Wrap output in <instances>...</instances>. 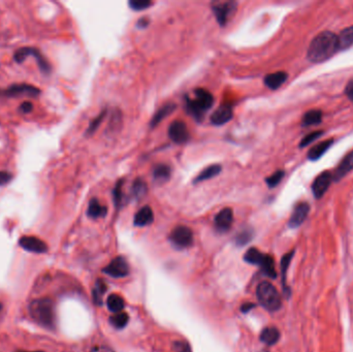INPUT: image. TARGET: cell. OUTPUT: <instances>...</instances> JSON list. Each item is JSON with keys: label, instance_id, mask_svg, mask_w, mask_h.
Wrapping results in <instances>:
<instances>
[{"label": "cell", "instance_id": "1", "mask_svg": "<svg viewBox=\"0 0 353 352\" xmlns=\"http://www.w3.org/2000/svg\"><path fill=\"white\" fill-rule=\"evenodd\" d=\"M338 51V36L330 31H323L311 41L307 56L310 61L320 63L333 57Z\"/></svg>", "mask_w": 353, "mask_h": 352}, {"label": "cell", "instance_id": "2", "mask_svg": "<svg viewBox=\"0 0 353 352\" xmlns=\"http://www.w3.org/2000/svg\"><path fill=\"white\" fill-rule=\"evenodd\" d=\"M29 314L40 326L53 329L56 325V314L54 303L49 297L33 299L28 307Z\"/></svg>", "mask_w": 353, "mask_h": 352}, {"label": "cell", "instance_id": "3", "mask_svg": "<svg viewBox=\"0 0 353 352\" xmlns=\"http://www.w3.org/2000/svg\"><path fill=\"white\" fill-rule=\"evenodd\" d=\"M257 298L261 305L267 311L275 312L281 308L282 299L276 287L269 282L264 281L257 286Z\"/></svg>", "mask_w": 353, "mask_h": 352}, {"label": "cell", "instance_id": "4", "mask_svg": "<svg viewBox=\"0 0 353 352\" xmlns=\"http://www.w3.org/2000/svg\"><path fill=\"white\" fill-rule=\"evenodd\" d=\"M195 98L187 100V110L192 117L202 120L204 114L214 105V97L212 93L206 89H196L194 92Z\"/></svg>", "mask_w": 353, "mask_h": 352}, {"label": "cell", "instance_id": "5", "mask_svg": "<svg viewBox=\"0 0 353 352\" xmlns=\"http://www.w3.org/2000/svg\"><path fill=\"white\" fill-rule=\"evenodd\" d=\"M33 56L36 59L37 64L39 66V69L41 70V72L45 75H50L52 71V66L50 64V62L47 60V58L43 55L41 52L36 49V48H32V47H24L19 49L16 53L14 54V59L18 63H22V62L27 58V56Z\"/></svg>", "mask_w": 353, "mask_h": 352}, {"label": "cell", "instance_id": "6", "mask_svg": "<svg viewBox=\"0 0 353 352\" xmlns=\"http://www.w3.org/2000/svg\"><path fill=\"white\" fill-rule=\"evenodd\" d=\"M170 241L172 245L178 249H186L193 244V233L189 227L179 225L172 231Z\"/></svg>", "mask_w": 353, "mask_h": 352}, {"label": "cell", "instance_id": "7", "mask_svg": "<svg viewBox=\"0 0 353 352\" xmlns=\"http://www.w3.org/2000/svg\"><path fill=\"white\" fill-rule=\"evenodd\" d=\"M40 90L28 84H14L6 89H0V97H15L19 95L37 96Z\"/></svg>", "mask_w": 353, "mask_h": 352}, {"label": "cell", "instance_id": "8", "mask_svg": "<svg viewBox=\"0 0 353 352\" xmlns=\"http://www.w3.org/2000/svg\"><path fill=\"white\" fill-rule=\"evenodd\" d=\"M102 271L113 278H123L129 275V265L125 258L118 256L114 258Z\"/></svg>", "mask_w": 353, "mask_h": 352}, {"label": "cell", "instance_id": "9", "mask_svg": "<svg viewBox=\"0 0 353 352\" xmlns=\"http://www.w3.org/2000/svg\"><path fill=\"white\" fill-rule=\"evenodd\" d=\"M236 7V3L234 1H224V2H213L212 9L216 17L217 22L221 26H224L230 16L235 12Z\"/></svg>", "mask_w": 353, "mask_h": 352}, {"label": "cell", "instance_id": "10", "mask_svg": "<svg viewBox=\"0 0 353 352\" xmlns=\"http://www.w3.org/2000/svg\"><path fill=\"white\" fill-rule=\"evenodd\" d=\"M169 137L176 144H185L189 140V131L183 121H174L169 127Z\"/></svg>", "mask_w": 353, "mask_h": 352}, {"label": "cell", "instance_id": "11", "mask_svg": "<svg viewBox=\"0 0 353 352\" xmlns=\"http://www.w3.org/2000/svg\"><path fill=\"white\" fill-rule=\"evenodd\" d=\"M19 245L24 250L33 253H45L48 251V246L43 241L33 235H24L20 239Z\"/></svg>", "mask_w": 353, "mask_h": 352}, {"label": "cell", "instance_id": "12", "mask_svg": "<svg viewBox=\"0 0 353 352\" xmlns=\"http://www.w3.org/2000/svg\"><path fill=\"white\" fill-rule=\"evenodd\" d=\"M331 181H333V174L329 172H324L318 176L312 185V192L316 199L323 198L330 186Z\"/></svg>", "mask_w": 353, "mask_h": 352}, {"label": "cell", "instance_id": "13", "mask_svg": "<svg viewBox=\"0 0 353 352\" xmlns=\"http://www.w3.org/2000/svg\"><path fill=\"white\" fill-rule=\"evenodd\" d=\"M234 222V213L231 208L222 209L215 216V229L219 233H226L231 230Z\"/></svg>", "mask_w": 353, "mask_h": 352}, {"label": "cell", "instance_id": "14", "mask_svg": "<svg viewBox=\"0 0 353 352\" xmlns=\"http://www.w3.org/2000/svg\"><path fill=\"white\" fill-rule=\"evenodd\" d=\"M310 212V205L307 203H299L297 204L294 212L290 216V219L288 221V225L292 229H296L299 225H302L304 223V221L307 219L308 214Z\"/></svg>", "mask_w": 353, "mask_h": 352}, {"label": "cell", "instance_id": "15", "mask_svg": "<svg viewBox=\"0 0 353 352\" xmlns=\"http://www.w3.org/2000/svg\"><path fill=\"white\" fill-rule=\"evenodd\" d=\"M234 117L233 107L228 103H223L218 108L211 116V122L214 125H223V124L230 122Z\"/></svg>", "mask_w": 353, "mask_h": 352}, {"label": "cell", "instance_id": "16", "mask_svg": "<svg viewBox=\"0 0 353 352\" xmlns=\"http://www.w3.org/2000/svg\"><path fill=\"white\" fill-rule=\"evenodd\" d=\"M353 170V151L349 152L346 156L341 160L338 168L336 169L335 173L333 174V180L340 181L342 178Z\"/></svg>", "mask_w": 353, "mask_h": 352}, {"label": "cell", "instance_id": "17", "mask_svg": "<svg viewBox=\"0 0 353 352\" xmlns=\"http://www.w3.org/2000/svg\"><path fill=\"white\" fill-rule=\"evenodd\" d=\"M288 75L285 71H277L274 74H269L265 78V84L271 90H276L281 87L286 82Z\"/></svg>", "mask_w": 353, "mask_h": 352}, {"label": "cell", "instance_id": "18", "mask_svg": "<svg viewBox=\"0 0 353 352\" xmlns=\"http://www.w3.org/2000/svg\"><path fill=\"white\" fill-rule=\"evenodd\" d=\"M154 220V214L152 209L150 206L146 205L142 208L137 214L134 216V225L143 227V226H147L149 224H151Z\"/></svg>", "mask_w": 353, "mask_h": 352}, {"label": "cell", "instance_id": "19", "mask_svg": "<svg viewBox=\"0 0 353 352\" xmlns=\"http://www.w3.org/2000/svg\"><path fill=\"white\" fill-rule=\"evenodd\" d=\"M108 213V208L106 205H100V203L96 199H92L89 203L87 215L92 219H98L101 217H105Z\"/></svg>", "mask_w": 353, "mask_h": 352}, {"label": "cell", "instance_id": "20", "mask_svg": "<svg viewBox=\"0 0 353 352\" xmlns=\"http://www.w3.org/2000/svg\"><path fill=\"white\" fill-rule=\"evenodd\" d=\"M334 140H326L317 144L312 149H310L308 152V158L310 160H317L329 149V147L333 145Z\"/></svg>", "mask_w": 353, "mask_h": 352}, {"label": "cell", "instance_id": "21", "mask_svg": "<svg viewBox=\"0 0 353 352\" xmlns=\"http://www.w3.org/2000/svg\"><path fill=\"white\" fill-rule=\"evenodd\" d=\"M176 106L175 105V103H172V102L167 103V105L161 107L157 111V113L154 115V117L151 121V127L157 126L161 121H163L169 115H171V114L176 110Z\"/></svg>", "mask_w": 353, "mask_h": 352}, {"label": "cell", "instance_id": "22", "mask_svg": "<svg viewBox=\"0 0 353 352\" xmlns=\"http://www.w3.org/2000/svg\"><path fill=\"white\" fill-rule=\"evenodd\" d=\"M280 339V332L274 326L265 327L261 334V341L267 346L275 345Z\"/></svg>", "mask_w": 353, "mask_h": 352}, {"label": "cell", "instance_id": "23", "mask_svg": "<svg viewBox=\"0 0 353 352\" xmlns=\"http://www.w3.org/2000/svg\"><path fill=\"white\" fill-rule=\"evenodd\" d=\"M339 50H346L353 46V25L341 31L338 35Z\"/></svg>", "mask_w": 353, "mask_h": 352}, {"label": "cell", "instance_id": "24", "mask_svg": "<svg viewBox=\"0 0 353 352\" xmlns=\"http://www.w3.org/2000/svg\"><path fill=\"white\" fill-rule=\"evenodd\" d=\"M222 168L220 164H213V165H210V167L206 168L204 171H202L199 176L194 179V183H200V182H204L206 180H209V179H212L214 177H216V176H218L220 174Z\"/></svg>", "mask_w": 353, "mask_h": 352}, {"label": "cell", "instance_id": "25", "mask_svg": "<svg viewBox=\"0 0 353 352\" xmlns=\"http://www.w3.org/2000/svg\"><path fill=\"white\" fill-rule=\"evenodd\" d=\"M321 121H323V112L319 110H311L304 115L302 119V125L303 126L317 125V124L320 123Z\"/></svg>", "mask_w": 353, "mask_h": 352}, {"label": "cell", "instance_id": "26", "mask_svg": "<svg viewBox=\"0 0 353 352\" xmlns=\"http://www.w3.org/2000/svg\"><path fill=\"white\" fill-rule=\"evenodd\" d=\"M171 168L167 164H158L153 170V178L157 182L164 183L171 178Z\"/></svg>", "mask_w": 353, "mask_h": 352}, {"label": "cell", "instance_id": "27", "mask_svg": "<svg viewBox=\"0 0 353 352\" xmlns=\"http://www.w3.org/2000/svg\"><path fill=\"white\" fill-rule=\"evenodd\" d=\"M107 305H108V308L110 311H112L114 313H120L124 309L125 303H124V299L122 296H120L119 294L114 293L108 297Z\"/></svg>", "mask_w": 353, "mask_h": 352}, {"label": "cell", "instance_id": "28", "mask_svg": "<svg viewBox=\"0 0 353 352\" xmlns=\"http://www.w3.org/2000/svg\"><path fill=\"white\" fill-rule=\"evenodd\" d=\"M265 254L262 253L258 249H256V248H250V249L245 253L244 260L248 264L261 265L265 260Z\"/></svg>", "mask_w": 353, "mask_h": 352}, {"label": "cell", "instance_id": "29", "mask_svg": "<svg viewBox=\"0 0 353 352\" xmlns=\"http://www.w3.org/2000/svg\"><path fill=\"white\" fill-rule=\"evenodd\" d=\"M107 292V284L103 280H97L94 288H93L92 292V297H93V302L96 305H101L102 304V297L105 295Z\"/></svg>", "mask_w": 353, "mask_h": 352}, {"label": "cell", "instance_id": "30", "mask_svg": "<svg viewBox=\"0 0 353 352\" xmlns=\"http://www.w3.org/2000/svg\"><path fill=\"white\" fill-rule=\"evenodd\" d=\"M261 267H262L263 273L265 276H267L269 278H276L277 273H276V268H275V263H274V260L271 255L265 254V260L261 264Z\"/></svg>", "mask_w": 353, "mask_h": 352}, {"label": "cell", "instance_id": "31", "mask_svg": "<svg viewBox=\"0 0 353 352\" xmlns=\"http://www.w3.org/2000/svg\"><path fill=\"white\" fill-rule=\"evenodd\" d=\"M129 322V317L126 313L124 312H120V313H116L115 315H113L110 317V323L118 329H121L123 327H125L126 324Z\"/></svg>", "mask_w": 353, "mask_h": 352}, {"label": "cell", "instance_id": "32", "mask_svg": "<svg viewBox=\"0 0 353 352\" xmlns=\"http://www.w3.org/2000/svg\"><path fill=\"white\" fill-rule=\"evenodd\" d=\"M294 255V251L289 252L287 254H285L281 261V274H282V282H283V287L285 289V292L287 293V288H286V274L288 271V267L290 263H292L293 257Z\"/></svg>", "mask_w": 353, "mask_h": 352}, {"label": "cell", "instance_id": "33", "mask_svg": "<svg viewBox=\"0 0 353 352\" xmlns=\"http://www.w3.org/2000/svg\"><path fill=\"white\" fill-rule=\"evenodd\" d=\"M252 237H253L252 230L246 229V230L241 231L236 235L235 241L237 246H245L252 240Z\"/></svg>", "mask_w": 353, "mask_h": 352}, {"label": "cell", "instance_id": "34", "mask_svg": "<svg viewBox=\"0 0 353 352\" xmlns=\"http://www.w3.org/2000/svg\"><path fill=\"white\" fill-rule=\"evenodd\" d=\"M147 192V185L142 179H137L132 185V193L137 199L142 198Z\"/></svg>", "mask_w": 353, "mask_h": 352}, {"label": "cell", "instance_id": "35", "mask_svg": "<svg viewBox=\"0 0 353 352\" xmlns=\"http://www.w3.org/2000/svg\"><path fill=\"white\" fill-rule=\"evenodd\" d=\"M152 4H153V2L149 1V0H131V1H129L130 8L132 10H136V12L147 9Z\"/></svg>", "mask_w": 353, "mask_h": 352}, {"label": "cell", "instance_id": "36", "mask_svg": "<svg viewBox=\"0 0 353 352\" xmlns=\"http://www.w3.org/2000/svg\"><path fill=\"white\" fill-rule=\"evenodd\" d=\"M284 177V172L283 171H277L276 173H274L272 176H269L268 178H266L265 182H266V185L268 186L269 188H273V187H276V186L281 182V180L283 179Z\"/></svg>", "mask_w": 353, "mask_h": 352}, {"label": "cell", "instance_id": "37", "mask_svg": "<svg viewBox=\"0 0 353 352\" xmlns=\"http://www.w3.org/2000/svg\"><path fill=\"white\" fill-rule=\"evenodd\" d=\"M323 134H324V131H313V132L307 134V136L305 138H303L302 141H300L299 147L304 148V147L309 146L310 144H312L314 141H316L318 138L323 136Z\"/></svg>", "mask_w": 353, "mask_h": 352}, {"label": "cell", "instance_id": "38", "mask_svg": "<svg viewBox=\"0 0 353 352\" xmlns=\"http://www.w3.org/2000/svg\"><path fill=\"white\" fill-rule=\"evenodd\" d=\"M106 115H107V111H103V112H101V113L99 114V115H98L94 120H93V121L90 123V125H89V127H88V129H87V134H92L93 132H95V130L99 127V125L101 124L102 120L105 119Z\"/></svg>", "mask_w": 353, "mask_h": 352}, {"label": "cell", "instance_id": "39", "mask_svg": "<svg viewBox=\"0 0 353 352\" xmlns=\"http://www.w3.org/2000/svg\"><path fill=\"white\" fill-rule=\"evenodd\" d=\"M174 351L175 352H191V348L189 344L184 341H176L174 343Z\"/></svg>", "mask_w": 353, "mask_h": 352}, {"label": "cell", "instance_id": "40", "mask_svg": "<svg viewBox=\"0 0 353 352\" xmlns=\"http://www.w3.org/2000/svg\"><path fill=\"white\" fill-rule=\"evenodd\" d=\"M13 178H14V176L12 173L1 171L0 172V186H4V185L8 184L10 181L13 180Z\"/></svg>", "mask_w": 353, "mask_h": 352}, {"label": "cell", "instance_id": "41", "mask_svg": "<svg viewBox=\"0 0 353 352\" xmlns=\"http://www.w3.org/2000/svg\"><path fill=\"white\" fill-rule=\"evenodd\" d=\"M114 198H115V203L117 205H120L121 201H122V181H120L116 188H115V191H114Z\"/></svg>", "mask_w": 353, "mask_h": 352}, {"label": "cell", "instance_id": "42", "mask_svg": "<svg viewBox=\"0 0 353 352\" xmlns=\"http://www.w3.org/2000/svg\"><path fill=\"white\" fill-rule=\"evenodd\" d=\"M32 109H33V105H32V103H31L30 101H24V102L22 103V105L20 106V108H19L20 112L23 113V114H28V113H30L31 111H32Z\"/></svg>", "mask_w": 353, "mask_h": 352}, {"label": "cell", "instance_id": "43", "mask_svg": "<svg viewBox=\"0 0 353 352\" xmlns=\"http://www.w3.org/2000/svg\"><path fill=\"white\" fill-rule=\"evenodd\" d=\"M345 94L348 96V98L350 100L353 101V79H351L347 84V86L345 88Z\"/></svg>", "mask_w": 353, "mask_h": 352}, {"label": "cell", "instance_id": "44", "mask_svg": "<svg viewBox=\"0 0 353 352\" xmlns=\"http://www.w3.org/2000/svg\"><path fill=\"white\" fill-rule=\"evenodd\" d=\"M149 23H150V20L148 18H146V17H144V18H142V19H140L138 21L137 25L140 28H146L149 25Z\"/></svg>", "mask_w": 353, "mask_h": 352}, {"label": "cell", "instance_id": "45", "mask_svg": "<svg viewBox=\"0 0 353 352\" xmlns=\"http://www.w3.org/2000/svg\"><path fill=\"white\" fill-rule=\"evenodd\" d=\"M90 352H114V351L106 346H96L94 348H92Z\"/></svg>", "mask_w": 353, "mask_h": 352}, {"label": "cell", "instance_id": "46", "mask_svg": "<svg viewBox=\"0 0 353 352\" xmlns=\"http://www.w3.org/2000/svg\"><path fill=\"white\" fill-rule=\"evenodd\" d=\"M254 307H255V305H254V304H251V303H246V304H244V305L241 307V311H242V312H244V313H247V312L250 311L251 309H253Z\"/></svg>", "mask_w": 353, "mask_h": 352}, {"label": "cell", "instance_id": "47", "mask_svg": "<svg viewBox=\"0 0 353 352\" xmlns=\"http://www.w3.org/2000/svg\"><path fill=\"white\" fill-rule=\"evenodd\" d=\"M18 352H29V351H22V350H21V351H18ZM32 352H43V351H32Z\"/></svg>", "mask_w": 353, "mask_h": 352}, {"label": "cell", "instance_id": "48", "mask_svg": "<svg viewBox=\"0 0 353 352\" xmlns=\"http://www.w3.org/2000/svg\"><path fill=\"white\" fill-rule=\"evenodd\" d=\"M262 352H267V351H265V350H263V351H262Z\"/></svg>", "mask_w": 353, "mask_h": 352}]
</instances>
